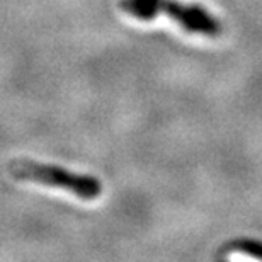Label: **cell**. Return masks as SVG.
Masks as SVG:
<instances>
[{"label": "cell", "mask_w": 262, "mask_h": 262, "mask_svg": "<svg viewBox=\"0 0 262 262\" xmlns=\"http://www.w3.org/2000/svg\"><path fill=\"white\" fill-rule=\"evenodd\" d=\"M119 9L136 19H154L165 14L189 33L218 36L220 24L213 15L196 5H184L177 0H119Z\"/></svg>", "instance_id": "6da1fadb"}, {"label": "cell", "mask_w": 262, "mask_h": 262, "mask_svg": "<svg viewBox=\"0 0 262 262\" xmlns=\"http://www.w3.org/2000/svg\"><path fill=\"white\" fill-rule=\"evenodd\" d=\"M9 170L15 179L70 191L72 194L80 199H87V201L99 198L102 192V186L97 177L77 174V172L61 169L58 165L39 164L33 160H17L10 164Z\"/></svg>", "instance_id": "7a4b0ae2"}]
</instances>
